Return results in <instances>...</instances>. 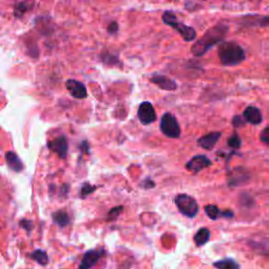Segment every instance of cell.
Wrapping results in <instances>:
<instances>
[{"instance_id": "obj_1", "label": "cell", "mask_w": 269, "mask_h": 269, "mask_svg": "<svg viewBox=\"0 0 269 269\" xmlns=\"http://www.w3.org/2000/svg\"><path fill=\"white\" fill-rule=\"evenodd\" d=\"M228 32V26L225 24H217L208 29L204 35L192 47V54L196 57L203 56L213 47L221 43Z\"/></svg>"}, {"instance_id": "obj_2", "label": "cell", "mask_w": 269, "mask_h": 269, "mask_svg": "<svg viewBox=\"0 0 269 269\" xmlns=\"http://www.w3.org/2000/svg\"><path fill=\"white\" fill-rule=\"evenodd\" d=\"M218 55L221 63L225 66L238 65L246 58L244 50L234 41H222L218 48Z\"/></svg>"}, {"instance_id": "obj_3", "label": "cell", "mask_w": 269, "mask_h": 269, "mask_svg": "<svg viewBox=\"0 0 269 269\" xmlns=\"http://www.w3.org/2000/svg\"><path fill=\"white\" fill-rule=\"evenodd\" d=\"M162 20L164 23L169 25L174 31H177L180 36L185 40V41H194L197 37V33L194 28L188 26L185 23L178 20L176 14L171 11H165L162 15Z\"/></svg>"}, {"instance_id": "obj_4", "label": "cell", "mask_w": 269, "mask_h": 269, "mask_svg": "<svg viewBox=\"0 0 269 269\" xmlns=\"http://www.w3.org/2000/svg\"><path fill=\"white\" fill-rule=\"evenodd\" d=\"M174 204H176L179 211L188 218H195L199 212V205L197 201L192 197L185 194L178 195L174 198Z\"/></svg>"}, {"instance_id": "obj_5", "label": "cell", "mask_w": 269, "mask_h": 269, "mask_svg": "<svg viewBox=\"0 0 269 269\" xmlns=\"http://www.w3.org/2000/svg\"><path fill=\"white\" fill-rule=\"evenodd\" d=\"M160 129L166 137L171 139H177L181 134V127L179 125V122L176 117L170 113H165L162 118H161Z\"/></svg>"}, {"instance_id": "obj_6", "label": "cell", "mask_w": 269, "mask_h": 269, "mask_svg": "<svg viewBox=\"0 0 269 269\" xmlns=\"http://www.w3.org/2000/svg\"><path fill=\"white\" fill-rule=\"evenodd\" d=\"M138 118L143 125H149L155 122L157 120V114L151 102L145 101L139 105Z\"/></svg>"}, {"instance_id": "obj_7", "label": "cell", "mask_w": 269, "mask_h": 269, "mask_svg": "<svg viewBox=\"0 0 269 269\" xmlns=\"http://www.w3.org/2000/svg\"><path fill=\"white\" fill-rule=\"evenodd\" d=\"M211 165V161L205 155H196L186 163V168L191 172L197 173Z\"/></svg>"}, {"instance_id": "obj_8", "label": "cell", "mask_w": 269, "mask_h": 269, "mask_svg": "<svg viewBox=\"0 0 269 269\" xmlns=\"http://www.w3.org/2000/svg\"><path fill=\"white\" fill-rule=\"evenodd\" d=\"M66 89L70 92L71 95L76 99H84L87 96V91L83 83L77 81V80L70 79L65 82Z\"/></svg>"}, {"instance_id": "obj_9", "label": "cell", "mask_w": 269, "mask_h": 269, "mask_svg": "<svg viewBox=\"0 0 269 269\" xmlns=\"http://www.w3.org/2000/svg\"><path fill=\"white\" fill-rule=\"evenodd\" d=\"M48 146H49L50 151H52L53 153H55L61 159H65L69 147H67V140L64 136L58 137L56 139L50 141L48 143Z\"/></svg>"}, {"instance_id": "obj_10", "label": "cell", "mask_w": 269, "mask_h": 269, "mask_svg": "<svg viewBox=\"0 0 269 269\" xmlns=\"http://www.w3.org/2000/svg\"><path fill=\"white\" fill-rule=\"evenodd\" d=\"M103 250H88L84 253L81 263L79 265V269H91L96 265V263L100 260Z\"/></svg>"}, {"instance_id": "obj_11", "label": "cell", "mask_w": 269, "mask_h": 269, "mask_svg": "<svg viewBox=\"0 0 269 269\" xmlns=\"http://www.w3.org/2000/svg\"><path fill=\"white\" fill-rule=\"evenodd\" d=\"M248 180V171L242 167H237L231 171L230 178H228V184L231 186H240L247 183Z\"/></svg>"}, {"instance_id": "obj_12", "label": "cell", "mask_w": 269, "mask_h": 269, "mask_svg": "<svg viewBox=\"0 0 269 269\" xmlns=\"http://www.w3.org/2000/svg\"><path fill=\"white\" fill-rule=\"evenodd\" d=\"M150 81L154 84H156L157 86H159L161 89H164V91H176L178 85L177 83L173 81L172 79L168 78L167 76H163V75H154L150 78Z\"/></svg>"}, {"instance_id": "obj_13", "label": "cell", "mask_w": 269, "mask_h": 269, "mask_svg": "<svg viewBox=\"0 0 269 269\" xmlns=\"http://www.w3.org/2000/svg\"><path fill=\"white\" fill-rule=\"evenodd\" d=\"M221 136H222V132L221 131H212V132H209V133L205 134V136L201 137L198 140V144L203 150L211 151L213 149V147H214V145H216L218 143V141L221 138Z\"/></svg>"}, {"instance_id": "obj_14", "label": "cell", "mask_w": 269, "mask_h": 269, "mask_svg": "<svg viewBox=\"0 0 269 269\" xmlns=\"http://www.w3.org/2000/svg\"><path fill=\"white\" fill-rule=\"evenodd\" d=\"M243 117L246 122L253 124V125H258L263 121V117H262L260 110L255 106L246 107V110L243 113Z\"/></svg>"}, {"instance_id": "obj_15", "label": "cell", "mask_w": 269, "mask_h": 269, "mask_svg": "<svg viewBox=\"0 0 269 269\" xmlns=\"http://www.w3.org/2000/svg\"><path fill=\"white\" fill-rule=\"evenodd\" d=\"M242 23L246 26H269V15H248L243 18Z\"/></svg>"}, {"instance_id": "obj_16", "label": "cell", "mask_w": 269, "mask_h": 269, "mask_svg": "<svg viewBox=\"0 0 269 269\" xmlns=\"http://www.w3.org/2000/svg\"><path fill=\"white\" fill-rule=\"evenodd\" d=\"M6 161L10 169L15 172H20L23 169V164L21 160L19 159L18 155L14 152H7L6 153Z\"/></svg>"}, {"instance_id": "obj_17", "label": "cell", "mask_w": 269, "mask_h": 269, "mask_svg": "<svg viewBox=\"0 0 269 269\" xmlns=\"http://www.w3.org/2000/svg\"><path fill=\"white\" fill-rule=\"evenodd\" d=\"M210 239V232L208 228H201L197 232V234L194 237L195 244L199 247L205 245Z\"/></svg>"}, {"instance_id": "obj_18", "label": "cell", "mask_w": 269, "mask_h": 269, "mask_svg": "<svg viewBox=\"0 0 269 269\" xmlns=\"http://www.w3.org/2000/svg\"><path fill=\"white\" fill-rule=\"evenodd\" d=\"M32 6H33V0H16L15 15L20 17L25 12L31 10Z\"/></svg>"}, {"instance_id": "obj_19", "label": "cell", "mask_w": 269, "mask_h": 269, "mask_svg": "<svg viewBox=\"0 0 269 269\" xmlns=\"http://www.w3.org/2000/svg\"><path fill=\"white\" fill-rule=\"evenodd\" d=\"M53 220L55 222L57 225H59L60 227H65L70 224L71 219L70 216L67 214L65 211L63 210H59L53 213Z\"/></svg>"}, {"instance_id": "obj_20", "label": "cell", "mask_w": 269, "mask_h": 269, "mask_svg": "<svg viewBox=\"0 0 269 269\" xmlns=\"http://www.w3.org/2000/svg\"><path fill=\"white\" fill-rule=\"evenodd\" d=\"M212 265L214 268H217V269H240V265L234 259H231V258L217 261V262H214Z\"/></svg>"}, {"instance_id": "obj_21", "label": "cell", "mask_w": 269, "mask_h": 269, "mask_svg": "<svg viewBox=\"0 0 269 269\" xmlns=\"http://www.w3.org/2000/svg\"><path fill=\"white\" fill-rule=\"evenodd\" d=\"M30 255H31V258H32L33 260H35V261H36L38 264H40V265L44 266V265H47V264L49 263L48 253H47L46 251H43V250H40V249L35 250V251H33Z\"/></svg>"}, {"instance_id": "obj_22", "label": "cell", "mask_w": 269, "mask_h": 269, "mask_svg": "<svg viewBox=\"0 0 269 269\" xmlns=\"http://www.w3.org/2000/svg\"><path fill=\"white\" fill-rule=\"evenodd\" d=\"M204 210L207 214V217L211 220H217L221 217V211H220L219 207L216 205H211V204L207 205V206H205Z\"/></svg>"}, {"instance_id": "obj_23", "label": "cell", "mask_w": 269, "mask_h": 269, "mask_svg": "<svg viewBox=\"0 0 269 269\" xmlns=\"http://www.w3.org/2000/svg\"><path fill=\"white\" fill-rule=\"evenodd\" d=\"M101 58H102V61L107 65H121V62L119 61L118 57L112 55V54L104 53Z\"/></svg>"}, {"instance_id": "obj_24", "label": "cell", "mask_w": 269, "mask_h": 269, "mask_svg": "<svg viewBox=\"0 0 269 269\" xmlns=\"http://www.w3.org/2000/svg\"><path fill=\"white\" fill-rule=\"evenodd\" d=\"M227 144H228V146L232 147V149H240L241 145H242V140H241L238 133H235V134H233L232 137L228 138Z\"/></svg>"}, {"instance_id": "obj_25", "label": "cell", "mask_w": 269, "mask_h": 269, "mask_svg": "<svg viewBox=\"0 0 269 269\" xmlns=\"http://www.w3.org/2000/svg\"><path fill=\"white\" fill-rule=\"evenodd\" d=\"M96 186H93V185H91L89 183H85V184H83V186H82V188H81V198L82 199H84L85 197H87L88 195H91L92 193H94V192H95L96 191Z\"/></svg>"}, {"instance_id": "obj_26", "label": "cell", "mask_w": 269, "mask_h": 269, "mask_svg": "<svg viewBox=\"0 0 269 269\" xmlns=\"http://www.w3.org/2000/svg\"><path fill=\"white\" fill-rule=\"evenodd\" d=\"M122 211H123V206H117V207L112 208L109 212V218H107V220L109 221L116 220L119 217V214Z\"/></svg>"}, {"instance_id": "obj_27", "label": "cell", "mask_w": 269, "mask_h": 269, "mask_svg": "<svg viewBox=\"0 0 269 269\" xmlns=\"http://www.w3.org/2000/svg\"><path fill=\"white\" fill-rule=\"evenodd\" d=\"M260 140L267 146H269V125L266 126L260 133Z\"/></svg>"}, {"instance_id": "obj_28", "label": "cell", "mask_w": 269, "mask_h": 269, "mask_svg": "<svg viewBox=\"0 0 269 269\" xmlns=\"http://www.w3.org/2000/svg\"><path fill=\"white\" fill-rule=\"evenodd\" d=\"M20 227H22L23 230H25L26 232H31L33 230V222L29 221V220H21L19 223Z\"/></svg>"}, {"instance_id": "obj_29", "label": "cell", "mask_w": 269, "mask_h": 269, "mask_svg": "<svg viewBox=\"0 0 269 269\" xmlns=\"http://www.w3.org/2000/svg\"><path fill=\"white\" fill-rule=\"evenodd\" d=\"M233 125L235 127H240V126H244L245 122H244V119L240 117V116H235L233 119Z\"/></svg>"}, {"instance_id": "obj_30", "label": "cell", "mask_w": 269, "mask_h": 269, "mask_svg": "<svg viewBox=\"0 0 269 269\" xmlns=\"http://www.w3.org/2000/svg\"><path fill=\"white\" fill-rule=\"evenodd\" d=\"M140 186H141L142 188H144V190H150V188L155 187V182H154L152 179L147 178V179H145V180L140 184Z\"/></svg>"}, {"instance_id": "obj_31", "label": "cell", "mask_w": 269, "mask_h": 269, "mask_svg": "<svg viewBox=\"0 0 269 269\" xmlns=\"http://www.w3.org/2000/svg\"><path fill=\"white\" fill-rule=\"evenodd\" d=\"M118 23L116 21H113L109 24V26H107V32H109L110 34H116L118 32Z\"/></svg>"}, {"instance_id": "obj_32", "label": "cell", "mask_w": 269, "mask_h": 269, "mask_svg": "<svg viewBox=\"0 0 269 269\" xmlns=\"http://www.w3.org/2000/svg\"><path fill=\"white\" fill-rule=\"evenodd\" d=\"M69 188H70V186L67 185V184H63V185H62L60 192H61V195H62L63 197H66L67 195H69V191H70Z\"/></svg>"}, {"instance_id": "obj_33", "label": "cell", "mask_w": 269, "mask_h": 269, "mask_svg": "<svg viewBox=\"0 0 269 269\" xmlns=\"http://www.w3.org/2000/svg\"><path fill=\"white\" fill-rule=\"evenodd\" d=\"M221 217H224V218H233L234 217V212L232 210L223 211V212H221Z\"/></svg>"}]
</instances>
